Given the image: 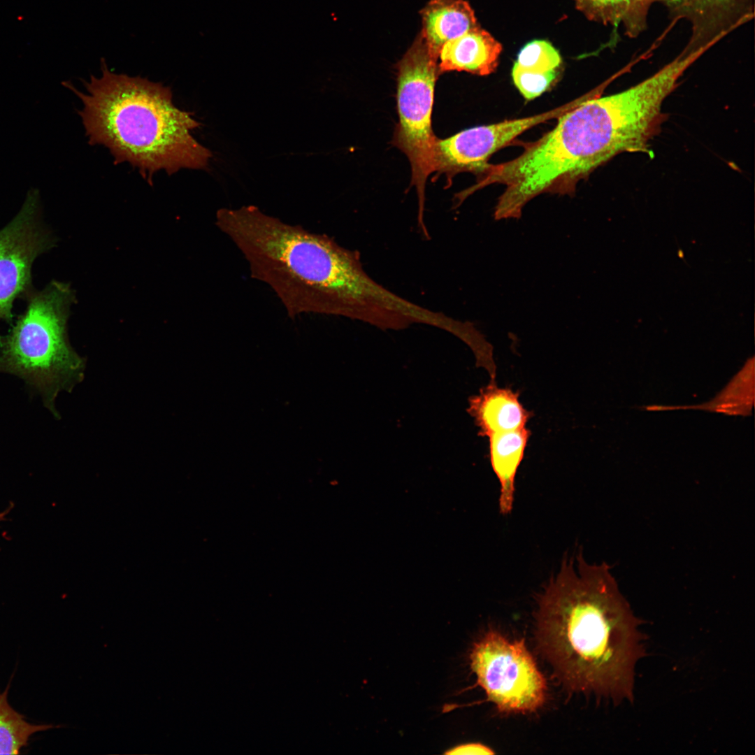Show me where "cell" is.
<instances>
[{"label":"cell","mask_w":755,"mask_h":755,"mask_svg":"<svg viewBox=\"0 0 755 755\" xmlns=\"http://www.w3.org/2000/svg\"><path fill=\"white\" fill-rule=\"evenodd\" d=\"M421 15L420 34L437 58L446 42L478 27L474 10L464 0H430Z\"/></svg>","instance_id":"12"},{"label":"cell","mask_w":755,"mask_h":755,"mask_svg":"<svg viewBox=\"0 0 755 755\" xmlns=\"http://www.w3.org/2000/svg\"><path fill=\"white\" fill-rule=\"evenodd\" d=\"M752 0H673L667 4L676 17L686 18L692 35L685 51L703 53L729 29L749 17Z\"/></svg>","instance_id":"9"},{"label":"cell","mask_w":755,"mask_h":755,"mask_svg":"<svg viewBox=\"0 0 755 755\" xmlns=\"http://www.w3.org/2000/svg\"><path fill=\"white\" fill-rule=\"evenodd\" d=\"M557 72L536 73L513 66L512 78L515 87L526 100H532L546 92L554 82Z\"/></svg>","instance_id":"18"},{"label":"cell","mask_w":755,"mask_h":755,"mask_svg":"<svg viewBox=\"0 0 755 755\" xmlns=\"http://www.w3.org/2000/svg\"><path fill=\"white\" fill-rule=\"evenodd\" d=\"M501 50L489 33L477 27L442 46L438 57L439 73L456 71L489 75L496 70Z\"/></svg>","instance_id":"11"},{"label":"cell","mask_w":755,"mask_h":755,"mask_svg":"<svg viewBox=\"0 0 755 755\" xmlns=\"http://www.w3.org/2000/svg\"><path fill=\"white\" fill-rule=\"evenodd\" d=\"M56 243L43 218L38 194L30 192L17 214L0 229V323L13 322L14 303L34 288V261Z\"/></svg>","instance_id":"7"},{"label":"cell","mask_w":755,"mask_h":755,"mask_svg":"<svg viewBox=\"0 0 755 755\" xmlns=\"http://www.w3.org/2000/svg\"><path fill=\"white\" fill-rule=\"evenodd\" d=\"M561 64L559 52L549 42L533 41L519 52L514 64L526 71L536 73H559Z\"/></svg>","instance_id":"17"},{"label":"cell","mask_w":755,"mask_h":755,"mask_svg":"<svg viewBox=\"0 0 755 755\" xmlns=\"http://www.w3.org/2000/svg\"><path fill=\"white\" fill-rule=\"evenodd\" d=\"M754 357L748 359L741 371L710 402L699 405L651 406L647 407V410L698 409L722 412L726 415H749L751 413L754 398Z\"/></svg>","instance_id":"15"},{"label":"cell","mask_w":755,"mask_h":755,"mask_svg":"<svg viewBox=\"0 0 755 755\" xmlns=\"http://www.w3.org/2000/svg\"><path fill=\"white\" fill-rule=\"evenodd\" d=\"M531 436L526 426L489 436V455L492 469L500 483L499 510L510 513L515 493V477Z\"/></svg>","instance_id":"13"},{"label":"cell","mask_w":755,"mask_h":755,"mask_svg":"<svg viewBox=\"0 0 755 755\" xmlns=\"http://www.w3.org/2000/svg\"><path fill=\"white\" fill-rule=\"evenodd\" d=\"M519 392L496 386L495 381L469 398L468 412L479 428V435L516 430L526 426L531 417L519 399Z\"/></svg>","instance_id":"10"},{"label":"cell","mask_w":755,"mask_h":755,"mask_svg":"<svg viewBox=\"0 0 755 755\" xmlns=\"http://www.w3.org/2000/svg\"><path fill=\"white\" fill-rule=\"evenodd\" d=\"M8 686L0 693V754H18L34 733L49 730L50 724H33L24 719L8 701Z\"/></svg>","instance_id":"16"},{"label":"cell","mask_w":755,"mask_h":755,"mask_svg":"<svg viewBox=\"0 0 755 755\" xmlns=\"http://www.w3.org/2000/svg\"><path fill=\"white\" fill-rule=\"evenodd\" d=\"M578 98L552 110L531 117L507 120L461 131L445 139H437L435 145L436 172L446 173L449 179L461 172L479 173L489 158L528 129L580 105Z\"/></svg>","instance_id":"8"},{"label":"cell","mask_w":755,"mask_h":755,"mask_svg":"<svg viewBox=\"0 0 755 755\" xmlns=\"http://www.w3.org/2000/svg\"><path fill=\"white\" fill-rule=\"evenodd\" d=\"M445 754H494L489 747L480 743H469L457 746Z\"/></svg>","instance_id":"19"},{"label":"cell","mask_w":755,"mask_h":755,"mask_svg":"<svg viewBox=\"0 0 755 755\" xmlns=\"http://www.w3.org/2000/svg\"><path fill=\"white\" fill-rule=\"evenodd\" d=\"M215 224L241 252L251 277L273 290L292 318L335 315L386 329L399 315L401 296L368 275L357 251L325 234L254 206L221 208Z\"/></svg>","instance_id":"1"},{"label":"cell","mask_w":755,"mask_h":755,"mask_svg":"<svg viewBox=\"0 0 755 755\" xmlns=\"http://www.w3.org/2000/svg\"><path fill=\"white\" fill-rule=\"evenodd\" d=\"M438 58L419 34L397 64L398 122L393 144L408 157L412 168V185L418 196V226L428 232L424 221L425 187L436 172L435 145L431 114L434 89L439 76Z\"/></svg>","instance_id":"5"},{"label":"cell","mask_w":755,"mask_h":755,"mask_svg":"<svg viewBox=\"0 0 755 755\" xmlns=\"http://www.w3.org/2000/svg\"><path fill=\"white\" fill-rule=\"evenodd\" d=\"M101 71L83 82L85 92L63 82L83 104L78 114L91 145L106 146L115 164L129 163L150 185L160 170L207 167L212 152L191 134L201 123L174 104L169 87L115 73L103 59Z\"/></svg>","instance_id":"3"},{"label":"cell","mask_w":755,"mask_h":755,"mask_svg":"<svg viewBox=\"0 0 755 755\" xmlns=\"http://www.w3.org/2000/svg\"><path fill=\"white\" fill-rule=\"evenodd\" d=\"M563 560L539 598V644L570 689L633 700L634 668L644 655L639 620L605 563L580 554Z\"/></svg>","instance_id":"2"},{"label":"cell","mask_w":755,"mask_h":755,"mask_svg":"<svg viewBox=\"0 0 755 755\" xmlns=\"http://www.w3.org/2000/svg\"><path fill=\"white\" fill-rule=\"evenodd\" d=\"M23 301L22 312L0 335V373L22 379L57 417L59 393L71 391L85 368L67 333L75 293L69 284L53 280L41 289L34 288Z\"/></svg>","instance_id":"4"},{"label":"cell","mask_w":755,"mask_h":755,"mask_svg":"<svg viewBox=\"0 0 755 755\" xmlns=\"http://www.w3.org/2000/svg\"><path fill=\"white\" fill-rule=\"evenodd\" d=\"M470 667L488 699L506 712H528L539 708L546 682L524 640L510 642L490 631L470 652Z\"/></svg>","instance_id":"6"},{"label":"cell","mask_w":755,"mask_h":755,"mask_svg":"<svg viewBox=\"0 0 755 755\" xmlns=\"http://www.w3.org/2000/svg\"><path fill=\"white\" fill-rule=\"evenodd\" d=\"M13 508V504H10L8 508L0 512V522L6 520V517L10 512Z\"/></svg>","instance_id":"20"},{"label":"cell","mask_w":755,"mask_h":755,"mask_svg":"<svg viewBox=\"0 0 755 755\" xmlns=\"http://www.w3.org/2000/svg\"><path fill=\"white\" fill-rule=\"evenodd\" d=\"M673 0H575L577 7L589 18L613 25L621 24L625 34L635 37L646 28L651 6L658 1L667 4Z\"/></svg>","instance_id":"14"}]
</instances>
